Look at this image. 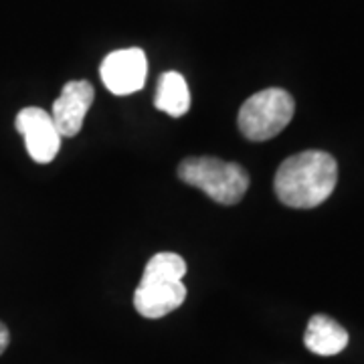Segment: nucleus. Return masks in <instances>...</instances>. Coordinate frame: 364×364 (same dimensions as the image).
Wrapping results in <instances>:
<instances>
[{
  "instance_id": "1",
  "label": "nucleus",
  "mask_w": 364,
  "mask_h": 364,
  "mask_svg": "<svg viewBox=\"0 0 364 364\" xmlns=\"http://www.w3.org/2000/svg\"><path fill=\"white\" fill-rule=\"evenodd\" d=\"M338 182V164L332 154L306 150L279 164L273 188L277 198L291 208H314L334 193Z\"/></svg>"
},
{
  "instance_id": "2",
  "label": "nucleus",
  "mask_w": 364,
  "mask_h": 364,
  "mask_svg": "<svg viewBox=\"0 0 364 364\" xmlns=\"http://www.w3.org/2000/svg\"><path fill=\"white\" fill-rule=\"evenodd\" d=\"M184 275L186 261L178 253L162 251L150 257L134 291L136 312L144 318L158 320L181 308L186 299V287L182 282Z\"/></svg>"
},
{
  "instance_id": "3",
  "label": "nucleus",
  "mask_w": 364,
  "mask_h": 364,
  "mask_svg": "<svg viewBox=\"0 0 364 364\" xmlns=\"http://www.w3.org/2000/svg\"><path fill=\"white\" fill-rule=\"evenodd\" d=\"M178 178L227 207L237 205L249 188V174L241 164L213 156L184 158L178 164Z\"/></svg>"
},
{
  "instance_id": "4",
  "label": "nucleus",
  "mask_w": 364,
  "mask_h": 364,
  "mask_svg": "<svg viewBox=\"0 0 364 364\" xmlns=\"http://www.w3.org/2000/svg\"><path fill=\"white\" fill-rule=\"evenodd\" d=\"M296 114V102L286 90L269 87L257 91L241 105L237 126L251 142H265L287 128Z\"/></svg>"
},
{
  "instance_id": "5",
  "label": "nucleus",
  "mask_w": 364,
  "mask_h": 364,
  "mask_svg": "<svg viewBox=\"0 0 364 364\" xmlns=\"http://www.w3.org/2000/svg\"><path fill=\"white\" fill-rule=\"evenodd\" d=\"M100 73H102L104 85L114 95L136 93L142 90L146 83V73H148L146 53L138 47L109 53L102 61Z\"/></svg>"
},
{
  "instance_id": "6",
  "label": "nucleus",
  "mask_w": 364,
  "mask_h": 364,
  "mask_svg": "<svg viewBox=\"0 0 364 364\" xmlns=\"http://www.w3.org/2000/svg\"><path fill=\"white\" fill-rule=\"evenodd\" d=\"M16 130L23 134L28 156L39 164H47L59 154L61 134L55 128L49 112L41 107H25L16 116Z\"/></svg>"
},
{
  "instance_id": "7",
  "label": "nucleus",
  "mask_w": 364,
  "mask_h": 364,
  "mask_svg": "<svg viewBox=\"0 0 364 364\" xmlns=\"http://www.w3.org/2000/svg\"><path fill=\"white\" fill-rule=\"evenodd\" d=\"M93 85L85 79L79 81H69L63 85L61 95L55 100L53 109L49 112L55 122V128L61 134V138H73L77 136L83 119L90 112L91 104H93Z\"/></svg>"
},
{
  "instance_id": "8",
  "label": "nucleus",
  "mask_w": 364,
  "mask_h": 364,
  "mask_svg": "<svg viewBox=\"0 0 364 364\" xmlns=\"http://www.w3.org/2000/svg\"><path fill=\"white\" fill-rule=\"evenodd\" d=\"M304 344L318 356H336L348 346V332L334 318L316 314L308 322Z\"/></svg>"
},
{
  "instance_id": "9",
  "label": "nucleus",
  "mask_w": 364,
  "mask_h": 364,
  "mask_svg": "<svg viewBox=\"0 0 364 364\" xmlns=\"http://www.w3.org/2000/svg\"><path fill=\"white\" fill-rule=\"evenodd\" d=\"M154 105L172 117H182L191 107V91L186 79L176 71H166L158 79Z\"/></svg>"
},
{
  "instance_id": "10",
  "label": "nucleus",
  "mask_w": 364,
  "mask_h": 364,
  "mask_svg": "<svg viewBox=\"0 0 364 364\" xmlns=\"http://www.w3.org/2000/svg\"><path fill=\"white\" fill-rule=\"evenodd\" d=\"M9 342H11V334H9V328H6V326L0 322V354L6 350Z\"/></svg>"
}]
</instances>
